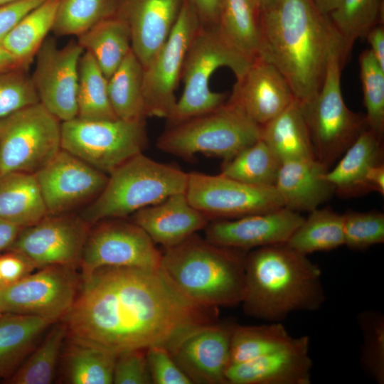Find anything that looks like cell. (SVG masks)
I'll use <instances>...</instances> for the list:
<instances>
[{
  "label": "cell",
  "mask_w": 384,
  "mask_h": 384,
  "mask_svg": "<svg viewBox=\"0 0 384 384\" xmlns=\"http://www.w3.org/2000/svg\"><path fill=\"white\" fill-rule=\"evenodd\" d=\"M22 228L0 218V252L8 250Z\"/></svg>",
  "instance_id": "obj_52"
},
{
  "label": "cell",
  "mask_w": 384,
  "mask_h": 384,
  "mask_svg": "<svg viewBox=\"0 0 384 384\" xmlns=\"http://www.w3.org/2000/svg\"><path fill=\"white\" fill-rule=\"evenodd\" d=\"M215 310L184 297L159 268L107 266L81 275L63 320L70 339L118 354L168 348L188 330L215 322Z\"/></svg>",
  "instance_id": "obj_1"
},
{
  "label": "cell",
  "mask_w": 384,
  "mask_h": 384,
  "mask_svg": "<svg viewBox=\"0 0 384 384\" xmlns=\"http://www.w3.org/2000/svg\"><path fill=\"white\" fill-rule=\"evenodd\" d=\"M61 123L40 102L0 119V176L46 165L61 149Z\"/></svg>",
  "instance_id": "obj_10"
},
{
  "label": "cell",
  "mask_w": 384,
  "mask_h": 384,
  "mask_svg": "<svg viewBox=\"0 0 384 384\" xmlns=\"http://www.w3.org/2000/svg\"><path fill=\"white\" fill-rule=\"evenodd\" d=\"M147 141L145 121L75 117L61 123V149L107 175L142 153Z\"/></svg>",
  "instance_id": "obj_9"
},
{
  "label": "cell",
  "mask_w": 384,
  "mask_h": 384,
  "mask_svg": "<svg viewBox=\"0 0 384 384\" xmlns=\"http://www.w3.org/2000/svg\"><path fill=\"white\" fill-rule=\"evenodd\" d=\"M292 339L279 322L262 326L235 324L230 337V365L272 353L286 346Z\"/></svg>",
  "instance_id": "obj_39"
},
{
  "label": "cell",
  "mask_w": 384,
  "mask_h": 384,
  "mask_svg": "<svg viewBox=\"0 0 384 384\" xmlns=\"http://www.w3.org/2000/svg\"><path fill=\"white\" fill-rule=\"evenodd\" d=\"M44 1L20 0L0 6V46L20 20Z\"/></svg>",
  "instance_id": "obj_48"
},
{
  "label": "cell",
  "mask_w": 384,
  "mask_h": 384,
  "mask_svg": "<svg viewBox=\"0 0 384 384\" xmlns=\"http://www.w3.org/2000/svg\"><path fill=\"white\" fill-rule=\"evenodd\" d=\"M260 139L282 163L315 158L300 102L297 99L276 117L261 126Z\"/></svg>",
  "instance_id": "obj_27"
},
{
  "label": "cell",
  "mask_w": 384,
  "mask_h": 384,
  "mask_svg": "<svg viewBox=\"0 0 384 384\" xmlns=\"http://www.w3.org/2000/svg\"><path fill=\"white\" fill-rule=\"evenodd\" d=\"M118 0H60L52 31L78 37L117 14Z\"/></svg>",
  "instance_id": "obj_40"
},
{
  "label": "cell",
  "mask_w": 384,
  "mask_h": 384,
  "mask_svg": "<svg viewBox=\"0 0 384 384\" xmlns=\"http://www.w3.org/2000/svg\"><path fill=\"white\" fill-rule=\"evenodd\" d=\"M326 300L321 271L286 242L249 250L245 257L244 312L280 322L292 312L315 311Z\"/></svg>",
  "instance_id": "obj_3"
},
{
  "label": "cell",
  "mask_w": 384,
  "mask_h": 384,
  "mask_svg": "<svg viewBox=\"0 0 384 384\" xmlns=\"http://www.w3.org/2000/svg\"><path fill=\"white\" fill-rule=\"evenodd\" d=\"M65 356V380L71 384H111L117 353L70 339Z\"/></svg>",
  "instance_id": "obj_34"
},
{
  "label": "cell",
  "mask_w": 384,
  "mask_h": 384,
  "mask_svg": "<svg viewBox=\"0 0 384 384\" xmlns=\"http://www.w3.org/2000/svg\"><path fill=\"white\" fill-rule=\"evenodd\" d=\"M343 217L344 245L353 250H364L384 242V215L378 210H348Z\"/></svg>",
  "instance_id": "obj_43"
},
{
  "label": "cell",
  "mask_w": 384,
  "mask_h": 384,
  "mask_svg": "<svg viewBox=\"0 0 384 384\" xmlns=\"http://www.w3.org/2000/svg\"><path fill=\"white\" fill-rule=\"evenodd\" d=\"M282 162L260 139L224 161L220 174L255 186H274Z\"/></svg>",
  "instance_id": "obj_35"
},
{
  "label": "cell",
  "mask_w": 384,
  "mask_h": 384,
  "mask_svg": "<svg viewBox=\"0 0 384 384\" xmlns=\"http://www.w3.org/2000/svg\"><path fill=\"white\" fill-rule=\"evenodd\" d=\"M3 315V314L0 311V318Z\"/></svg>",
  "instance_id": "obj_58"
},
{
  "label": "cell",
  "mask_w": 384,
  "mask_h": 384,
  "mask_svg": "<svg viewBox=\"0 0 384 384\" xmlns=\"http://www.w3.org/2000/svg\"><path fill=\"white\" fill-rule=\"evenodd\" d=\"M329 169L315 158L283 162L274 186L284 206L310 212L331 198L335 188L326 177Z\"/></svg>",
  "instance_id": "obj_24"
},
{
  "label": "cell",
  "mask_w": 384,
  "mask_h": 384,
  "mask_svg": "<svg viewBox=\"0 0 384 384\" xmlns=\"http://www.w3.org/2000/svg\"><path fill=\"white\" fill-rule=\"evenodd\" d=\"M358 321L363 336L360 357L365 372L377 383H384V316L375 310L361 312Z\"/></svg>",
  "instance_id": "obj_42"
},
{
  "label": "cell",
  "mask_w": 384,
  "mask_h": 384,
  "mask_svg": "<svg viewBox=\"0 0 384 384\" xmlns=\"http://www.w3.org/2000/svg\"><path fill=\"white\" fill-rule=\"evenodd\" d=\"M2 287H3V284H2V283H1V282L0 280V288H1Z\"/></svg>",
  "instance_id": "obj_57"
},
{
  "label": "cell",
  "mask_w": 384,
  "mask_h": 384,
  "mask_svg": "<svg viewBox=\"0 0 384 384\" xmlns=\"http://www.w3.org/2000/svg\"><path fill=\"white\" fill-rule=\"evenodd\" d=\"M201 24L189 0H185L169 38L144 69V97L146 117L167 118L177 99L176 90L186 53Z\"/></svg>",
  "instance_id": "obj_14"
},
{
  "label": "cell",
  "mask_w": 384,
  "mask_h": 384,
  "mask_svg": "<svg viewBox=\"0 0 384 384\" xmlns=\"http://www.w3.org/2000/svg\"><path fill=\"white\" fill-rule=\"evenodd\" d=\"M132 221L165 249L181 243L208 224V219L189 203L185 193L173 194L136 211Z\"/></svg>",
  "instance_id": "obj_23"
},
{
  "label": "cell",
  "mask_w": 384,
  "mask_h": 384,
  "mask_svg": "<svg viewBox=\"0 0 384 384\" xmlns=\"http://www.w3.org/2000/svg\"><path fill=\"white\" fill-rule=\"evenodd\" d=\"M107 91L117 118L145 121L144 68L132 50L108 78Z\"/></svg>",
  "instance_id": "obj_31"
},
{
  "label": "cell",
  "mask_w": 384,
  "mask_h": 384,
  "mask_svg": "<svg viewBox=\"0 0 384 384\" xmlns=\"http://www.w3.org/2000/svg\"><path fill=\"white\" fill-rule=\"evenodd\" d=\"M259 1L260 2L262 9L264 10L272 6L273 4H274L277 0H259Z\"/></svg>",
  "instance_id": "obj_55"
},
{
  "label": "cell",
  "mask_w": 384,
  "mask_h": 384,
  "mask_svg": "<svg viewBox=\"0 0 384 384\" xmlns=\"http://www.w3.org/2000/svg\"><path fill=\"white\" fill-rule=\"evenodd\" d=\"M366 188L368 191H375L384 194V164H376L371 166L365 179Z\"/></svg>",
  "instance_id": "obj_51"
},
{
  "label": "cell",
  "mask_w": 384,
  "mask_h": 384,
  "mask_svg": "<svg viewBox=\"0 0 384 384\" xmlns=\"http://www.w3.org/2000/svg\"><path fill=\"white\" fill-rule=\"evenodd\" d=\"M193 5L201 23L216 24L223 0H189Z\"/></svg>",
  "instance_id": "obj_49"
},
{
  "label": "cell",
  "mask_w": 384,
  "mask_h": 384,
  "mask_svg": "<svg viewBox=\"0 0 384 384\" xmlns=\"http://www.w3.org/2000/svg\"><path fill=\"white\" fill-rule=\"evenodd\" d=\"M185 0H118L117 14L130 31L132 49L144 69L169 38Z\"/></svg>",
  "instance_id": "obj_22"
},
{
  "label": "cell",
  "mask_w": 384,
  "mask_h": 384,
  "mask_svg": "<svg viewBox=\"0 0 384 384\" xmlns=\"http://www.w3.org/2000/svg\"><path fill=\"white\" fill-rule=\"evenodd\" d=\"M60 0H46L23 16L2 41L1 46L26 70L52 31Z\"/></svg>",
  "instance_id": "obj_32"
},
{
  "label": "cell",
  "mask_w": 384,
  "mask_h": 384,
  "mask_svg": "<svg viewBox=\"0 0 384 384\" xmlns=\"http://www.w3.org/2000/svg\"><path fill=\"white\" fill-rule=\"evenodd\" d=\"M262 11L259 0H223L216 23L225 41L250 62L261 58Z\"/></svg>",
  "instance_id": "obj_26"
},
{
  "label": "cell",
  "mask_w": 384,
  "mask_h": 384,
  "mask_svg": "<svg viewBox=\"0 0 384 384\" xmlns=\"http://www.w3.org/2000/svg\"><path fill=\"white\" fill-rule=\"evenodd\" d=\"M67 336L64 322L53 324L37 348H33L14 373L6 379L9 384L51 383L60 359L61 349Z\"/></svg>",
  "instance_id": "obj_36"
},
{
  "label": "cell",
  "mask_w": 384,
  "mask_h": 384,
  "mask_svg": "<svg viewBox=\"0 0 384 384\" xmlns=\"http://www.w3.org/2000/svg\"><path fill=\"white\" fill-rule=\"evenodd\" d=\"M347 56L336 32L321 88L300 102L315 158L329 169L368 127L365 115L351 111L343 100L341 78Z\"/></svg>",
  "instance_id": "obj_6"
},
{
  "label": "cell",
  "mask_w": 384,
  "mask_h": 384,
  "mask_svg": "<svg viewBox=\"0 0 384 384\" xmlns=\"http://www.w3.org/2000/svg\"><path fill=\"white\" fill-rule=\"evenodd\" d=\"M90 226L79 214H48L22 228L7 250L24 255L38 269L55 265L77 267Z\"/></svg>",
  "instance_id": "obj_16"
},
{
  "label": "cell",
  "mask_w": 384,
  "mask_h": 384,
  "mask_svg": "<svg viewBox=\"0 0 384 384\" xmlns=\"http://www.w3.org/2000/svg\"><path fill=\"white\" fill-rule=\"evenodd\" d=\"M53 324L35 316L3 314L0 318V379L5 381L14 373Z\"/></svg>",
  "instance_id": "obj_29"
},
{
  "label": "cell",
  "mask_w": 384,
  "mask_h": 384,
  "mask_svg": "<svg viewBox=\"0 0 384 384\" xmlns=\"http://www.w3.org/2000/svg\"><path fill=\"white\" fill-rule=\"evenodd\" d=\"M251 63L225 41L217 24L201 23L186 53L181 75L183 92L166 118L168 126L209 112L225 103L227 94L211 90L213 74L226 67L238 78Z\"/></svg>",
  "instance_id": "obj_7"
},
{
  "label": "cell",
  "mask_w": 384,
  "mask_h": 384,
  "mask_svg": "<svg viewBox=\"0 0 384 384\" xmlns=\"http://www.w3.org/2000/svg\"><path fill=\"white\" fill-rule=\"evenodd\" d=\"M365 115L368 128L383 138L384 134V70L369 49L358 58Z\"/></svg>",
  "instance_id": "obj_41"
},
{
  "label": "cell",
  "mask_w": 384,
  "mask_h": 384,
  "mask_svg": "<svg viewBox=\"0 0 384 384\" xmlns=\"http://www.w3.org/2000/svg\"><path fill=\"white\" fill-rule=\"evenodd\" d=\"M336 31L314 0H277L262 11L261 58L273 64L304 102L321 88Z\"/></svg>",
  "instance_id": "obj_2"
},
{
  "label": "cell",
  "mask_w": 384,
  "mask_h": 384,
  "mask_svg": "<svg viewBox=\"0 0 384 384\" xmlns=\"http://www.w3.org/2000/svg\"><path fill=\"white\" fill-rule=\"evenodd\" d=\"M77 117L88 120L117 119L107 91V79L92 55L82 54L78 68Z\"/></svg>",
  "instance_id": "obj_37"
},
{
  "label": "cell",
  "mask_w": 384,
  "mask_h": 384,
  "mask_svg": "<svg viewBox=\"0 0 384 384\" xmlns=\"http://www.w3.org/2000/svg\"><path fill=\"white\" fill-rule=\"evenodd\" d=\"M234 324L215 321L196 326L168 348L192 383H227L225 372L230 365Z\"/></svg>",
  "instance_id": "obj_18"
},
{
  "label": "cell",
  "mask_w": 384,
  "mask_h": 384,
  "mask_svg": "<svg viewBox=\"0 0 384 384\" xmlns=\"http://www.w3.org/2000/svg\"><path fill=\"white\" fill-rule=\"evenodd\" d=\"M84 50L71 41L58 47L47 37L35 56L31 76L39 102L61 122L77 117V93L80 58Z\"/></svg>",
  "instance_id": "obj_15"
},
{
  "label": "cell",
  "mask_w": 384,
  "mask_h": 384,
  "mask_svg": "<svg viewBox=\"0 0 384 384\" xmlns=\"http://www.w3.org/2000/svg\"><path fill=\"white\" fill-rule=\"evenodd\" d=\"M312 366L309 338L303 336L272 353L230 364L225 378L230 384H309Z\"/></svg>",
  "instance_id": "obj_21"
},
{
  "label": "cell",
  "mask_w": 384,
  "mask_h": 384,
  "mask_svg": "<svg viewBox=\"0 0 384 384\" xmlns=\"http://www.w3.org/2000/svg\"><path fill=\"white\" fill-rule=\"evenodd\" d=\"M187 182V173L140 153L108 175L103 190L79 215L90 225L124 218L173 194L185 193Z\"/></svg>",
  "instance_id": "obj_5"
},
{
  "label": "cell",
  "mask_w": 384,
  "mask_h": 384,
  "mask_svg": "<svg viewBox=\"0 0 384 384\" xmlns=\"http://www.w3.org/2000/svg\"><path fill=\"white\" fill-rule=\"evenodd\" d=\"M34 175L51 215L69 213L86 206L108 180L107 174L63 149Z\"/></svg>",
  "instance_id": "obj_17"
},
{
  "label": "cell",
  "mask_w": 384,
  "mask_h": 384,
  "mask_svg": "<svg viewBox=\"0 0 384 384\" xmlns=\"http://www.w3.org/2000/svg\"><path fill=\"white\" fill-rule=\"evenodd\" d=\"M36 268L29 258L18 252L9 250L0 255V280L3 287L21 279Z\"/></svg>",
  "instance_id": "obj_47"
},
{
  "label": "cell",
  "mask_w": 384,
  "mask_h": 384,
  "mask_svg": "<svg viewBox=\"0 0 384 384\" xmlns=\"http://www.w3.org/2000/svg\"><path fill=\"white\" fill-rule=\"evenodd\" d=\"M139 225L110 218L90 226L79 266L82 274L107 266L159 269L161 253Z\"/></svg>",
  "instance_id": "obj_13"
},
{
  "label": "cell",
  "mask_w": 384,
  "mask_h": 384,
  "mask_svg": "<svg viewBox=\"0 0 384 384\" xmlns=\"http://www.w3.org/2000/svg\"><path fill=\"white\" fill-rule=\"evenodd\" d=\"M20 1V0H0V6L10 4V3H13L15 1Z\"/></svg>",
  "instance_id": "obj_56"
},
{
  "label": "cell",
  "mask_w": 384,
  "mask_h": 384,
  "mask_svg": "<svg viewBox=\"0 0 384 384\" xmlns=\"http://www.w3.org/2000/svg\"><path fill=\"white\" fill-rule=\"evenodd\" d=\"M261 126L228 102L168 128L157 139L161 151L184 159L196 154L228 161L260 139Z\"/></svg>",
  "instance_id": "obj_8"
},
{
  "label": "cell",
  "mask_w": 384,
  "mask_h": 384,
  "mask_svg": "<svg viewBox=\"0 0 384 384\" xmlns=\"http://www.w3.org/2000/svg\"><path fill=\"white\" fill-rule=\"evenodd\" d=\"M286 243L305 255L343 245V214L329 208H318L310 211Z\"/></svg>",
  "instance_id": "obj_33"
},
{
  "label": "cell",
  "mask_w": 384,
  "mask_h": 384,
  "mask_svg": "<svg viewBox=\"0 0 384 384\" xmlns=\"http://www.w3.org/2000/svg\"><path fill=\"white\" fill-rule=\"evenodd\" d=\"M1 380V379H0V381Z\"/></svg>",
  "instance_id": "obj_59"
},
{
  "label": "cell",
  "mask_w": 384,
  "mask_h": 384,
  "mask_svg": "<svg viewBox=\"0 0 384 384\" xmlns=\"http://www.w3.org/2000/svg\"><path fill=\"white\" fill-rule=\"evenodd\" d=\"M80 282L76 267L55 265L38 268L37 272L0 288V311L55 323L68 313Z\"/></svg>",
  "instance_id": "obj_11"
},
{
  "label": "cell",
  "mask_w": 384,
  "mask_h": 384,
  "mask_svg": "<svg viewBox=\"0 0 384 384\" xmlns=\"http://www.w3.org/2000/svg\"><path fill=\"white\" fill-rule=\"evenodd\" d=\"M384 0H341L328 14L348 54L354 42L365 38L375 26L383 24Z\"/></svg>",
  "instance_id": "obj_38"
},
{
  "label": "cell",
  "mask_w": 384,
  "mask_h": 384,
  "mask_svg": "<svg viewBox=\"0 0 384 384\" xmlns=\"http://www.w3.org/2000/svg\"><path fill=\"white\" fill-rule=\"evenodd\" d=\"M314 3L320 12L328 15L334 11L341 0H314Z\"/></svg>",
  "instance_id": "obj_54"
},
{
  "label": "cell",
  "mask_w": 384,
  "mask_h": 384,
  "mask_svg": "<svg viewBox=\"0 0 384 384\" xmlns=\"http://www.w3.org/2000/svg\"><path fill=\"white\" fill-rule=\"evenodd\" d=\"M185 194L208 220L235 219L284 207L275 186L247 184L221 174H188Z\"/></svg>",
  "instance_id": "obj_12"
},
{
  "label": "cell",
  "mask_w": 384,
  "mask_h": 384,
  "mask_svg": "<svg viewBox=\"0 0 384 384\" xmlns=\"http://www.w3.org/2000/svg\"><path fill=\"white\" fill-rule=\"evenodd\" d=\"M304 218L282 207L270 211L208 224L206 239L216 245L245 251L285 243Z\"/></svg>",
  "instance_id": "obj_19"
},
{
  "label": "cell",
  "mask_w": 384,
  "mask_h": 384,
  "mask_svg": "<svg viewBox=\"0 0 384 384\" xmlns=\"http://www.w3.org/2000/svg\"><path fill=\"white\" fill-rule=\"evenodd\" d=\"M14 69L23 68L15 58L0 46V73Z\"/></svg>",
  "instance_id": "obj_53"
},
{
  "label": "cell",
  "mask_w": 384,
  "mask_h": 384,
  "mask_svg": "<svg viewBox=\"0 0 384 384\" xmlns=\"http://www.w3.org/2000/svg\"><path fill=\"white\" fill-rule=\"evenodd\" d=\"M78 43L92 55L107 80L132 50L128 25L117 14L79 36Z\"/></svg>",
  "instance_id": "obj_30"
},
{
  "label": "cell",
  "mask_w": 384,
  "mask_h": 384,
  "mask_svg": "<svg viewBox=\"0 0 384 384\" xmlns=\"http://www.w3.org/2000/svg\"><path fill=\"white\" fill-rule=\"evenodd\" d=\"M38 102L37 92L26 70L0 73V119Z\"/></svg>",
  "instance_id": "obj_44"
},
{
  "label": "cell",
  "mask_w": 384,
  "mask_h": 384,
  "mask_svg": "<svg viewBox=\"0 0 384 384\" xmlns=\"http://www.w3.org/2000/svg\"><path fill=\"white\" fill-rule=\"evenodd\" d=\"M47 215L34 174L13 172L0 176V218L23 228Z\"/></svg>",
  "instance_id": "obj_28"
},
{
  "label": "cell",
  "mask_w": 384,
  "mask_h": 384,
  "mask_svg": "<svg viewBox=\"0 0 384 384\" xmlns=\"http://www.w3.org/2000/svg\"><path fill=\"white\" fill-rule=\"evenodd\" d=\"M113 383H152L146 349L127 350L117 355L113 372Z\"/></svg>",
  "instance_id": "obj_46"
},
{
  "label": "cell",
  "mask_w": 384,
  "mask_h": 384,
  "mask_svg": "<svg viewBox=\"0 0 384 384\" xmlns=\"http://www.w3.org/2000/svg\"><path fill=\"white\" fill-rule=\"evenodd\" d=\"M370 45L372 55L384 70V26L379 24L372 28L365 38Z\"/></svg>",
  "instance_id": "obj_50"
},
{
  "label": "cell",
  "mask_w": 384,
  "mask_h": 384,
  "mask_svg": "<svg viewBox=\"0 0 384 384\" xmlns=\"http://www.w3.org/2000/svg\"><path fill=\"white\" fill-rule=\"evenodd\" d=\"M383 162V138L368 127L364 129L343 154L326 177L334 186L335 193L351 198L368 193L365 179L370 168Z\"/></svg>",
  "instance_id": "obj_25"
},
{
  "label": "cell",
  "mask_w": 384,
  "mask_h": 384,
  "mask_svg": "<svg viewBox=\"0 0 384 384\" xmlns=\"http://www.w3.org/2000/svg\"><path fill=\"white\" fill-rule=\"evenodd\" d=\"M248 251L218 246L193 234L166 249L159 269L184 297L202 306H234L245 290Z\"/></svg>",
  "instance_id": "obj_4"
},
{
  "label": "cell",
  "mask_w": 384,
  "mask_h": 384,
  "mask_svg": "<svg viewBox=\"0 0 384 384\" xmlns=\"http://www.w3.org/2000/svg\"><path fill=\"white\" fill-rule=\"evenodd\" d=\"M286 78L271 63L262 58L252 61L233 85L228 102L249 119L262 126L294 100Z\"/></svg>",
  "instance_id": "obj_20"
},
{
  "label": "cell",
  "mask_w": 384,
  "mask_h": 384,
  "mask_svg": "<svg viewBox=\"0 0 384 384\" xmlns=\"http://www.w3.org/2000/svg\"><path fill=\"white\" fill-rule=\"evenodd\" d=\"M146 356L152 383H192L166 346L162 345L151 346L146 349Z\"/></svg>",
  "instance_id": "obj_45"
}]
</instances>
